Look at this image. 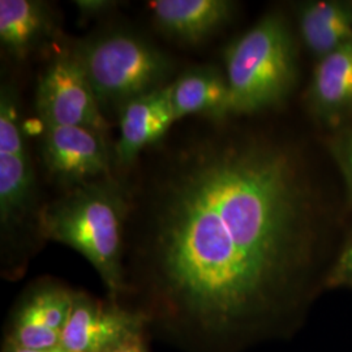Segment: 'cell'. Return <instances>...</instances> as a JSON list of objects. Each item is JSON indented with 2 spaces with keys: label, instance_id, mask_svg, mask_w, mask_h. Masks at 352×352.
<instances>
[{
  "label": "cell",
  "instance_id": "9a60e30c",
  "mask_svg": "<svg viewBox=\"0 0 352 352\" xmlns=\"http://www.w3.org/2000/svg\"><path fill=\"white\" fill-rule=\"evenodd\" d=\"M298 20L302 42L318 60L352 39V1H308Z\"/></svg>",
  "mask_w": 352,
  "mask_h": 352
},
{
  "label": "cell",
  "instance_id": "6da1fadb",
  "mask_svg": "<svg viewBox=\"0 0 352 352\" xmlns=\"http://www.w3.org/2000/svg\"><path fill=\"white\" fill-rule=\"evenodd\" d=\"M227 118H197L123 173L136 278L158 302L214 327L285 282L309 204L292 151L227 129Z\"/></svg>",
  "mask_w": 352,
  "mask_h": 352
},
{
  "label": "cell",
  "instance_id": "8fae6325",
  "mask_svg": "<svg viewBox=\"0 0 352 352\" xmlns=\"http://www.w3.org/2000/svg\"><path fill=\"white\" fill-rule=\"evenodd\" d=\"M63 38L54 6L41 0L0 1V45L14 62H24Z\"/></svg>",
  "mask_w": 352,
  "mask_h": 352
},
{
  "label": "cell",
  "instance_id": "7c38bea8",
  "mask_svg": "<svg viewBox=\"0 0 352 352\" xmlns=\"http://www.w3.org/2000/svg\"><path fill=\"white\" fill-rule=\"evenodd\" d=\"M235 6L228 0H157L148 3V10L153 25L162 36L195 46L226 25Z\"/></svg>",
  "mask_w": 352,
  "mask_h": 352
},
{
  "label": "cell",
  "instance_id": "30bf717a",
  "mask_svg": "<svg viewBox=\"0 0 352 352\" xmlns=\"http://www.w3.org/2000/svg\"><path fill=\"white\" fill-rule=\"evenodd\" d=\"M72 302L74 291L54 282L38 283L20 302L6 343L33 350L59 346Z\"/></svg>",
  "mask_w": 352,
  "mask_h": 352
},
{
  "label": "cell",
  "instance_id": "7a4b0ae2",
  "mask_svg": "<svg viewBox=\"0 0 352 352\" xmlns=\"http://www.w3.org/2000/svg\"><path fill=\"white\" fill-rule=\"evenodd\" d=\"M129 193L126 176L110 175L65 189L39 213L41 239L62 243L94 266L113 298L126 287V234Z\"/></svg>",
  "mask_w": 352,
  "mask_h": 352
},
{
  "label": "cell",
  "instance_id": "5bb4252c",
  "mask_svg": "<svg viewBox=\"0 0 352 352\" xmlns=\"http://www.w3.org/2000/svg\"><path fill=\"white\" fill-rule=\"evenodd\" d=\"M309 100L329 123H338L352 111V39L318 60Z\"/></svg>",
  "mask_w": 352,
  "mask_h": 352
},
{
  "label": "cell",
  "instance_id": "3957f363",
  "mask_svg": "<svg viewBox=\"0 0 352 352\" xmlns=\"http://www.w3.org/2000/svg\"><path fill=\"white\" fill-rule=\"evenodd\" d=\"M101 106L119 111L126 102L174 81L176 64L149 38L124 28H104L72 43Z\"/></svg>",
  "mask_w": 352,
  "mask_h": 352
},
{
  "label": "cell",
  "instance_id": "ac0fdd59",
  "mask_svg": "<svg viewBox=\"0 0 352 352\" xmlns=\"http://www.w3.org/2000/svg\"><path fill=\"white\" fill-rule=\"evenodd\" d=\"M74 4L78 11L81 19L90 21L94 19H100L113 12L119 6L120 1L116 0H76Z\"/></svg>",
  "mask_w": 352,
  "mask_h": 352
},
{
  "label": "cell",
  "instance_id": "5b68a950",
  "mask_svg": "<svg viewBox=\"0 0 352 352\" xmlns=\"http://www.w3.org/2000/svg\"><path fill=\"white\" fill-rule=\"evenodd\" d=\"M19 90L12 81L0 89V226L3 245L16 247L39 236L37 175L28 146Z\"/></svg>",
  "mask_w": 352,
  "mask_h": 352
},
{
  "label": "cell",
  "instance_id": "2e32d148",
  "mask_svg": "<svg viewBox=\"0 0 352 352\" xmlns=\"http://www.w3.org/2000/svg\"><path fill=\"white\" fill-rule=\"evenodd\" d=\"M331 153L344 177L350 199H352V129L344 131L331 142Z\"/></svg>",
  "mask_w": 352,
  "mask_h": 352
},
{
  "label": "cell",
  "instance_id": "ba28073f",
  "mask_svg": "<svg viewBox=\"0 0 352 352\" xmlns=\"http://www.w3.org/2000/svg\"><path fill=\"white\" fill-rule=\"evenodd\" d=\"M141 317L74 291L60 346L69 352H115L141 337Z\"/></svg>",
  "mask_w": 352,
  "mask_h": 352
},
{
  "label": "cell",
  "instance_id": "d6986e66",
  "mask_svg": "<svg viewBox=\"0 0 352 352\" xmlns=\"http://www.w3.org/2000/svg\"><path fill=\"white\" fill-rule=\"evenodd\" d=\"M4 352H69L63 349L60 344L56 347H51V349H42V350H33V349H21V347H16L12 344H7L6 343V350Z\"/></svg>",
  "mask_w": 352,
  "mask_h": 352
},
{
  "label": "cell",
  "instance_id": "4fadbf2b",
  "mask_svg": "<svg viewBox=\"0 0 352 352\" xmlns=\"http://www.w3.org/2000/svg\"><path fill=\"white\" fill-rule=\"evenodd\" d=\"M171 100L177 122L190 116H231L226 75L215 65H195L176 76L171 82Z\"/></svg>",
  "mask_w": 352,
  "mask_h": 352
},
{
  "label": "cell",
  "instance_id": "52a82bcc",
  "mask_svg": "<svg viewBox=\"0 0 352 352\" xmlns=\"http://www.w3.org/2000/svg\"><path fill=\"white\" fill-rule=\"evenodd\" d=\"M39 154L46 173L63 190L118 171L109 136L82 126L41 123Z\"/></svg>",
  "mask_w": 352,
  "mask_h": 352
},
{
  "label": "cell",
  "instance_id": "e0dca14e",
  "mask_svg": "<svg viewBox=\"0 0 352 352\" xmlns=\"http://www.w3.org/2000/svg\"><path fill=\"white\" fill-rule=\"evenodd\" d=\"M327 285L331 287H352V240L340 253L333 270L330 272Z\"/></svg>",
  "mask_w": 352,
  "mask_h": 352
},
{
  "label": "cell",
  "instance_id": "9c48e42d",
  "mask_svg": "<svg viewBox=\"0 0 352 352\" xmlns=\"http://www.w3.org/2000/svg\"><path fill=\"white\" fill-rule=\"evenodd\" d=\"M118 115L120 135L113 144V157L116 170L124 173L144 151L162 141L177 122L171 84L126 102Z\"/></svg>",
  "mask_w": 352,
  "mask_h": 352
},
{
  "label": "cell",
  "instance_id": "ffe728a7",
  "mask_svg": "<svg viewBox=\"0 0 352 352\" xmlns=\"http://www.w3.org/2000/svg\"><path fill=\"white\" fill-rule=\"evenodd\" d=\"M115 352H146L142 338H136V340H131L129 343L124 344L123 347H120L119 350Z\"/></svg>",
  "mask_w": 352,
  "mask_h": 352
},
{
  "label": "cell",
  "instance_id": "277c9868",
  "mask_svg": "<svg viewBox=\"0 0 352 352\" xmlns=\"http://www.w3.org/2000/svg\"><path fill=\"white\" fill-rule=\"evenodd\" d=\"M231 116L261 113L287 98L298 76V52L286 19L267 13L223 52Z\"/></svg>",
  "mask_w": 352,
  "mask_h": 352
},
{
  "label": "cell",
  "instance_id": "8992f818",
  "mask_svg": "<svg viewBox=\"0 0 352 352\" xmlns=\"http://www.w3.org/2000/svg\"><path fill=\"white\" fill-rule=\"evenodd\" d=\"M36 111L42 124L82 126L109 136L110 124L72 43L59 42L38 77Z\"/></svg>",
  "mask_w": 352,
  "mask_h": 352
}]
</instances>
